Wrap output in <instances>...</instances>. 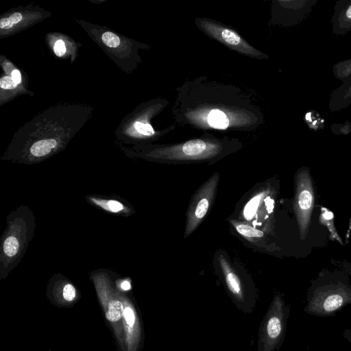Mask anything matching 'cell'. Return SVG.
Instances as JSON below:
<instances>
[{"label":"cell","instance_id":"44dd1931","mask_svg":"<svg viewBox=\"0 0 351 351\" xmlns=\"http://www.w3.org/2000/svg\"><path fill=\"white\" fill-rule=\"evenodd\" d=\"M134 127L138 133L144 136H151L155 134L154 129L149 123L136 121L134 123Z\"/></svg>","mask_w":351,"mask_h":351},{"label":"cell","instance_id":"9c48e42d","mask_svg":"<svg viewBox=\"0 0 351 351\" xmlns=\"http://www.w3.org/2000/svg\"><path fill=\"white\" fill-rule=\"evenodd\" d=\"M85 199L90 205L106 213L126 217L135 213L132 205L118 196L87 195Z\"/></svg>","mask_w":351,"mask_h":351},{"label":"cell","instance_id":"6da1fadb","mask_svg":"<svg viewBox=\"0 0 351 351\" xmlns=\"http://www.w3.org/2000/svg\"><path fill=\"white\" fill-rule=\"evenodd\" d=\"M351 304V283L342 270L323 269L311 281L304 311L317 317H328Z\"/></svg>","mask_w":351,"mask_h":351},{"label":"cell","instance_id":"5b68a950","mask_svg":"<svg viewBox=\"0 0 351 351\" xmlns=\"http://www.w3.org/2000/svg\"><path fill=\"white\" fill-rule=\"evenodd\" d=\"M315 205V188L310 169L300 167L294 177L293 209L296 218L300 239L305 240L311 221Z\"/></svg>","mask_w":351,"mask_h":351},{"label":"cell","instance_id":"83f0119b","mask_svg":"<svg viewBox=\"0 0 351 351\" xmlns=\"http://www.w3.org/2000/svg\"><path fill=\"white\" fill-rule=\"evenodd\" d=\"M120 287L123 291H128L131 289V285L129 281L125 280L121 282Z\"/></svg>","mask_w":351,"mask_h":351},{"label":"cell","instance_id":"7a4b0ae2","mask_svg":"<svg viewBox=\"0 0 351 351\" xmlns=\"http://www.w3.org/2000/svg\"><path fill=\"white\" fill-rule=\"evenodd\" d=\"M36 218L32 208L21 205L6 217V228L1 238L0 272L6 276L23 257L34 236Z\"/></svg>","mask_w":351,"mask_h":351},{"label":"cell","instance_id":"e0dca14e","mask_svg":"<svg viewBox=\"0 0 351 351\" xmlns=\"http://www.w3.org/2000/svg\"><path fill=\"white\" fill-rule=\"evenodd\" d=\"M123 308L121 302L112 300L108 304V311L106 313V318L111 322L118 321L123 314Z\"/></svg>","mask_w":351,"mask_h":351},{"label":"cell","instance_id":"4fadbf2b","mask_svg":"<svg viewBox=\"0 0 351 351\" xmlns=\"http://www.w3.org/2000/svg\"><path fill=\"white\" fill-rule=\"evenodd\" d=\"M269 191L267 189H262L254 195L245 204L243 209V217L247 221L254 218L257 213L259 206L262 204Z\"/></svg>","mask_w":351,"mask_h":351},{"label":"cell","instance_id":"52a82bcc","mask_svg":"<svg viewBox=\"0 0 351 351\" xmlns=\"http://www.w3.org/2000/svg\"><path fill=\"white\" fill-rule=\"evenodd\" d=\"M219 174L215 172L193 195L186 213L184 238L191 235L202 222L216 196Z\"/></svg>","mask_w":351,"mask_h":351},{"label":"cell","instance_id":"2e32d148","mask_svg":"<svg viewBox=\"0 0 351 351\" xmlns=\"http://www.w3.org/2000/svg\"><path fill=\"white\" fill-rule=\"evenodd\" d=\"M332 71L335 78L343 83L348 81L351 77V58L334 64Z\"/></svg>","mask_w":351,"mask_h":351},{"label":"cell","instance_id":"ffe728a7","mask_svg":"<svg viewBox=\"0 0 351 351\" xmlns=\"http://www.w3.org/2000/svg\"><path fill=\"white\" fill-rule=\"evenodd\" d=\"M330 263L336 268H338L346 273L351 279V261L345 259H330Z\"/></svg>","mask_w":351,"mask_h":351},{"label":"cell","instance_id":"8992f818","mask_svg":"<svg viewBox=\"0 0 351 351\" xmlns=\"http://www.w3.org/2000/svg\"><path fill=\"white\" fill-rule=\"evenodd\" d=\"M221 277L229 297L236 307L245 314H251L256 306L258 293L255 287L232 266L227 259L218 257Z\"/></svg>","mask_w":351,"mask_h":351},{"label":"cell","instance_id":"ac0fdd59","mask_svg":"<svg viewBox=\"0 0 351 351\" xmlns=\"http://www.w3.org/2000/svg\"><path fill=\"white\" fill-rule=\"evenodd\" d=\"M22 15L19 12L12 14L8 18H2L0 20L1 29H10L14 24L18 23L22 20Z\"/></svg>","mask_w":351,"mask_h":351},{"label":"cell","instance_id":"7402d4cb","mask_svg":"<svg viewBox=\"0 0 351 351\" xmlns=\"http://www.w3.org/2000/svg\"><path fill=\"white\" fill-rule=\"evenodd\" d=\"M64 298L67 301H72L76 295V290L71 283H66L62 289Z\"/></svg>","mask_w":351,"mask_h":351},{"label":"cell","instance_id":"9a60e30c","mask_svg":"<svg viewBox=\"0 0 351 351\" xmlns=\"http://www.w3.org/2000/svg\"><path fill=\"white\" fill-rule=\"evenodd\" d=\"M206 120L208 125L214 128L226 129L229 125V119L227 115L219 110L210 111Z\"/></svg>","mask_w":351,"mask_h":351},{"label":"cell","instance_id":"d6986e66","mask_svg":"<svg viewBox=\"0 0 351 351\" xmlns=\"http://www.w3.org/2000/svg\"><path fill=\"white\" fill-rule=\"evenodd\" d=\"M101 40L108 47H117L120 44V38L114 33L106 32L102 34Z\"/></svg>","mask_w":351,"mask_h":351},{"label":"cell","instance_id":"d4e9b609","mask_svg":"<svg viewBox=\"0 0 351 351\" xmlns=\"http://www.w3.org/2000/svg\"><path fill=\"white\" fill-rule=\"evenodd\" d=\"M123 316L130 327H132L134 323L135 317L132 308L128 307L124 309Z\"/></svg>","mask_w":351,"mask_h":351},{"label":"cell","instance_id":"603a6c76","mask_svg":"<svg viewBox=\"0 0 351 351\" xmlns=\"http://www.w3.org/2000/svg\"><path fill=\"white\" fill-rule=\"evenodd\" d=\"M0 86L3 89H13L17 86V84L9 76H4L0 80Z\"/></svg>","mask_w":351,"mask_h":351},{"label":"cell","instance_id":"cb8c5ba5","mask_svg":"<svg viewBox=\"0 0 351 351\" xmlns=\"http://www.w3.org/2000/svg\"><path fill=\"white\" fill-rule=\"evenodd\" d=\"M54 52L57 56H62L66 52L64 43L62 40H58L54 45Z\"/></svg>","mask_w":351,"mask_h":351},{"label":"cell","instance_id":"30bf717a","mask_svg":"<svg viewBox=\"0 0 351 351\" xmlns=\"http://www.w3.org/2000/svg\"><path fill=\"white\" fill-rule=\"evenodd\" d=\"M331 24L335 35L343 36L351 31V0L336 1Z\"/></svg>","mask_w":351,"mask_h":351},{"label":"cell","instance_id":"ba28073f","mask_svg":"<svg viewBox=\"0 0 351 351\" xmlns=\"http://www.w3.org/2000/svg\"><path fill=\"white\" fill-rule=\"evenodd\" d=\"M201 28L207 35L228 46L231 49L244 55L263 58L267 56L252 47L235 31L217 23L200 19L198 22Z\"/></svg>","mask_w":351,"mask_h":351},{"label":"cell","instance_id":"3957f363","mask_svg":"<svg viewBox=\"0 0 351 351\" xmlns=\"http://www.w3.org/2000/svg\"><path fill=\"white\" fill-rule=\"evenodd\" d=\"M226 151L222 142L210 139H193L158 148L145 154L147 159L159 162H213Z\"/></svg>","mask_w":351,"mask_h":351},{"label":"cell","instance_id":"7c38bea8","mask_svg":"<svg viewBox=\"0 0 351 351\" xmlns=\"http://www.w3.org/2000/svg\"><path fill=\"white\" fill-rule=\"evenodd\" d=\"M57 145L58 142L54 138L41 139L34 143L22 162L33 163L45 159L56 149Z\"/></svg>","mask_w":351,"mask_h":351},{"label":"cell","instance_id":"4316f807","mask_svg":"<svg viewBox=\"0 0 351 351\" xmlns=\"http://www.w3.org/2000/svg\"><path fill=\"white\" fill-rule=\"evenodd\" d=\"M342 334L343 337L351 344V328H345Z\"/></svg>","mask_w":351,"mask_h":351},{"label":"cell","instance_id":"5bb4252c","mask_svg":"<svg viewBox=\"0 0 351 351\" xmlns=\"http://www.w3.org/2000/svg\"><path fill=\"white\" fill-rule=\"evenodd\" d=\"M231 223L234 227L237 232L247 239H260L263 236V232L256 229L249 224L242 222L232 220Z\"/></svg>","mask_w":351,"mask_h":351},{"label":"cell","instance_id":"484cf974","mask_svg":"<svg viewBox=\"0 0 351 351\" xmlns=\"http://www.w3.org/2000/svg\"><path fill=\"white\" fill-rule=\"evenodd\" d=\"M11 77L14 80L15 83L17 84H20L21 82V75L19 70L14 69L12 71L11 73Z\"/></svg>","mask_w":351,"mask_h":351},{"label":"cell","instance_id":"8fae6325","mask_svg":"<svg viewBox=\"0 0 351 351\" xmlns=\"http://www.w3.org/2000/svg\"><path fill=\"white\" fill-rule=\"evenodd\" d=\"M350 105H351V77L332 91L328 107L331 112H337L346 108Z\"/></svg>","mask_w":351,"mask_h":351},{"label":"cell","instance_id":"277c9868","mask_svg":"<svg viewBox=\"0 0 351 351\" xmlns=\"http://www.w3.org/2000/svg\"><path fill=\"white\" fill-rule=\"evenodd\" d=\"M290 304L282 294L277 293L261 323L257 351H278L285 340Z\"/></svg>","mask_w":351,"mask_h":351}]
</instances>
